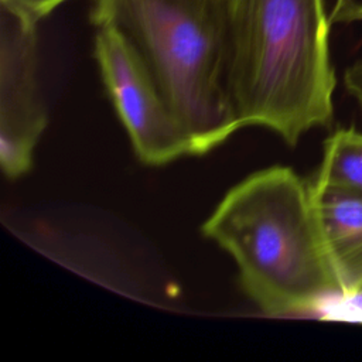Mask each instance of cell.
Returning <instances> with one entry per match:
<instances>
[{
  "mask_svg": "<svg viewBox=\"0 0 362 362\" xmlns=\"http://www.w3.org/2000/svg\"><path fill=\"white\" fill-rule=\"evenodd\" d=\"M325 0H232L226 89L239 127L296 146L332 119L335 72Z\"/></svg>",
  "mask_w": 362,
  "mask_h": 362,
  "instance_id": "1",
  "label": "cell"
},
{
  "mask_svg": "<svg viewBox=\"0 0 362 362\" xmlns=\"http://www.w3.org/2000/svg\"><path fill=\"white\" fill-rule=\"evenodd\" d=\"M202 233L232 256L242 290L267 315L311 313L342 297L310 184L288 167L256 171L230 188Z\"/></svg>",
  "mask_w": 362,
  "mask_h": 362,
  "instance_id": "2",
  "label": "cell"
},
{
  "mask_svg": "<svg viewBox=\"0 0 362 362\" xmlns=\"http://www.w3.org/2000/svg\"><path fill=\"white\" fill-rule=\"evenodd\" d=\"M232 0H95L96 27L117 30L158 83L201 156L239 124L226 89Z\"/></svg>",
  "mask_w": 362,
  "mask_h": 362,
  "instance_id": "3",
  "label": "cell"
},
{
  "mask_svg": "<svg viewBox=\"0 0 362 362\" xmlns=\"http://www.w3.org/2000/svg\"><path fill=\"white\" fill-rule=\"evenodd\" d=\"M95 58L140 161L163 165L194 154L192 143L158 83L117 30L96 27Z\"/></svg>",
  "mask_w": 362,
  "mask_h": 362,
  "instance_id": "4",
  "label": "cell"
},
{
  "mask_svg": "<svg viewBox=\"0 0 362 362\" xmlns=\"http://www.w3.org/2000/svg\"><path fill=\"white\" fill-rule=\"evenodd\" d=\"M37 23L20 6L0 0V163L11 180L31 168L48 123L37 82Z\"/></svg>",
  "mask_w": 362,
  "mask_h": 362,
  "instance_id": "5",
  "label": "cell"
},
{
  "mask_svg": "<svg viewBox=\"0 0 362 362\" xmlns=\"http://www.w3.org/2000/svg\"><path fill=\"white\" fill-rule=\"evenodd\" d=\"M308 184L317 226L341 298L355 297L362 293V192L314 180Z\"/></svg>",
  "mask_w": 362,
  "mask_h": 362,
  "instance_id": "6",
  "label": "cell"
},
{
  "mask_svg": "<svg viewBox=\"0 0 362 362\" xmlns=\"http://www.w3.org/2000/svg\"><path fill=\"white\" fill-rule=\"evenodd\" d=\"M314 181L362 192V132L337 129L324 141L322 161Z\"/></svg>",
  "mask_w": 362,
  "mask_h": 362,
  "instance_id": "7",
  "label": "cell"
},
{
  "mask_svg": "<svg viewBox=\"0 0 362 362\" xmlns=\"http://www.w3.org/2000/svg\"><path fill=\"white\" fill-rule=\"evenodd\" d=\"M328 18L331 24L362 21V0H332Z\"/></svg>",
  "mask_w": 362,
  "mask_h": 362,
  "instance_id": "8",
  "label": "cell"
},
{
  "mask_svg": "<svg viewBox=\"0 0 362 362\" xmlns=\"http://www.w3.org/2000/svg\"><path fill=\"white\" fill-rule=\"evenodd\" d=\"M11 3L20 6L28 14H31L35 20H41L48 16L58 6L65 3L66 0H10Z\"/></svg>",
  "mask_w": 362,
  "mask_h": 362,
  "instance_id": "9",
  "label": "cell"
},
{
  "mask_svg": "<svg viewBox=\"0 0 362 362\" xmlns=\"http://www.w3.org/2000/svg\"><path fill=\"white\" fill-rule=\"evenodd\" d=\"M344 83L351 96L362 107V59L349 65L344 74Z\"/></svg>",
  "mask_w": 362,
  "mask_h": 362,
  "instance_id": "10",
  "label": "cell"
}]
</instances>
